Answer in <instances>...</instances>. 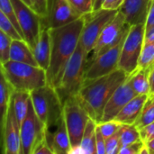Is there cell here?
<instances>
[{"label": "cell", "instance_id": "7", "mask_svg": "<svg viewBox=\"0 0 154 154\" xmlns=\"http://www.w3.org/2000/svg\"><path fill=\"white\" fill-rule=\"evenodd\" d=\"M145 23L131 25L125 40L118 64V69L132 75L138 69L139 59L144 43Z\"/></svg>", "mask_w": 154, "mask_h": 154}, {"label": "cell", "instance_id": "31", "mask_svg": "<svg viewBox=\"0 0 154 154\" xmlns=\"http://www.w3.org/2000/svg\"><path fill=\"white\" fill-rule=\"evenodd\" d=\"M68 1L80 15H86L94 11L93 0H68Z\"/></svg>", "mask_w": 154, "mask_h": 154}, {"label": "cell", "instance_id": "25", "mask_svg": "<svg viewBox=\"0 0 154 154\" xmlns=\"http://www.w3.org/2000/svg\"><path fill=\"white\" fill-rule=\"evenodd\" d=\"M120 140L121 148L131 143L142 141L140 130L135 125H126L123 124L120 128Z\"/></svg>", "mask_w": 154, "mask_h": 154}, {"label": "cell", "instance_id": "14", "mask_svg": "<svg viewBox=\"0 0 154 154\" xmlns=\"http://www.w3.org/2000/svg\"><path fill=\"white\" fill-rule=\"evenodd\" d=\"M68 0H48L47 16L42 22L50 28H58L81 17Z\"/></svg>", "mask_w": 154, "mask_h": 154}, {"label": "cell", "instance_id": "19", "mask_svg": "<svg viewBox=\"0 0 154 154\" xmlns=\"http://www.w3.org/2000/svg\"><path fill=\"white\" fill-rule=\"evenodd\" d=\"M149 96L150 95L136 96L124 106V108L119 112V114L116 116L114 120H116L121 124L134 125L139 118L143 107Z\"/></svg>", "mask_w": 154, "mask_h": 154}, {"label": "cell", "instance_id": "37", "mask_svg": "<svg viewBox=\"0 0 154 154\" xmlns=\"http://www.w3.org/2000/svg\"><path fill=\"white\" fill-rule=\"evenodd\" d=\"M33 154H54V152L50 146L48 140L44 139L36 146Z\"/></svg>", "mask_w": 154, "mask_h": 154}, {"label": "cell", "instance_id": "39", "mask_svg": "<svg viewBox=\"0 0 154 154\" xmlns=\"http://www.w3.org/2000/svg\"><path fill=\"white\" fill-rule=\"evenodd\" d=\"M152 26H154V0L152 1V5H151V7L149 9L147 18H146V21H145V31L149 30Z\"/></svg>", "mask_w": 154, "mask_h": 154}, {"label": "cell", "instance_id": "11", "mask_svg": "<svg viewBox=\"0 0 154 154\" xmlns=\"http://www.w3.org/2000/svg\"><path fill=\"white\" fill-rule=\"evenodd\" d=\"M128 32L116 44H115L104 53L97 56L88 66H87L85 70V81L93 80L106 76L118 69L122 49Z\"/></svg>", "mask_w": 154, "mask_h": 154}, {"label": "cell", "instance_id": "18", "mask_svg": "<svg viewBox=\"0 0 154 154\" xmlns=\"http://www.w3.org/2000/svg\"><path fill=\"white\" fill-rule=\"evenodd\" d=\"M49 139H51L49 144L53 150L54 154L71 153L72 148L70 139L63 115L58 122L54 133L47 135V140L49 141Z\"/></svg>", "mask_w": 154, "mask_h": 154}, {"label": "cell", "instance_id": "44", "mask_svg": "<svg viewBox=\"0 0 154 154\" xmlns=\"http://www.w3.org/2000/svg\"><path fill=\"white\" fill-rule=\"evenodd\" d=\"M23 1L25 4H27L29 6H31L32 9H34V3H33V0H22Z\"/></svg>", "mask_w": 154, "mask_h": 154}, {"label": "cell", "instance_id": "3", "mask_svg": "<svg viewBox=\"0 0 154 154\" xmlns=\"http://www.w3.org/2000/svg\"><path fill=\"white\" fill-rule=\"evenodd\" d=\"M14 90L32 92L47 85L46 70L39 66L8 60L1 64V71Z\"/></svg>", "mask_w": 154, "mask_h": 154}, {"label": "cell", "instance_id": "20", "mask_svg": "<svg viewBox=\"0 0 154 154\" xmlns=\"http://www.w3.org/2000/svg\"><path fill=\"white\" fill-rule=\"evenodd\" d=\"M10 60L39 66L33 51L24 40H13L10 49Z\"/></svg>", "mask_w": 154, "mask_h": 154}, {"label": "cell", "instance_id": "2", "mask_svg": "<svg viewBox=\"0 0 154 154\" xmlns=\"http://www.w3.org/2000/svg\"><path fill=\"white\" fill-rule=\"evenodd\" d=\"M129 77L130 75L126 72L117 69L106 76L85 81L76 97L88 111L90 117L99 124L109 98Z\"/></svg>", "mask_w": 154, "mask_h": 154}, {"label": "cell", "instance_id": "10", "mask_svg": "<svg viewBox=\"0 0 154 154\" xmlns=\"http://www.w3.org/2000/svg\"><path fill=\"white\" fill-rule=\"evenodd\" d=\"M44 139H47V129L37 116L31 99L27 114L21 124L22 154H33L36 146Z\"/></svg>", "mask_w": 154, "mask_h": 154}, {"label": "cell", "instance_id": "40", "mask_svg": "<svg viewBox=\"0 0 154 154\" xmlns=\"http://www.w3.org/2000/svg\"><path fill=\"white\" fill-rule=\"evenodd\" d=\"M149 82H150V95H154V63L152 65L150 69Z\"/></svg>", "mask_w": 154, "mask_h": 154}, {"label": "cell", "instance_id": "22", "mask_svg": "<svg viewBox=\"0 0 154 154\" xmlns=\"http://www.w3.org/2000/svg\"><path fill=\"white\" fill-rule=\"evenodd\" d=\"M31 101V93L27 91H20L14 90L12 96V104L14 106V110L19 124L21 125L23 120L24 119L28 107L29 103Z\"/></svg>", "mask_w": 154, "mask_h": 154}, {"label": "cell", "instance_id": "34", "mask_svg": "<svg viewBox=\"0 0 154 154\" xmlns=\"http://www.w3.org/2000/svg\"><path fill=\"white\" fill-rule=\"evenodd\" d=\"M139 130H140L141 139L144 143L154 139V122Z\"/></svg>", "mask_w": 154, "mask_h": 154}, {"label": "cell", "instance_id": "33", "mask_svg": "<svg viewBox=\"0 0 154 154\" xmlns=\"http://www.w3.org/2000/svg\"><path fill=\"white\" fill-rule=\"evenodd\" d=\"M144 145L145 143L143 141L131 143L129 145L122 147L119 154H141V152L144 147Z\"/></svg>", "mask_w": 154, "mask_h": 154}, {"label": "cell", "instance_id": "21", "mask_svg": "<svg viewBox=\"0 0 154 154\" xmlns=\"http://www.w3.org/2000/svg\"><path fill=\"white\" fill-rule=\"evenodd\" d=\"M97 125V123L92 118H90L86 126L84 134L82 136L81 143L77 153L97 154V135H96Z\"/></svg>", "mask_w": 154, "mask_h": 154}, {"label": "cell", "instance_id": "45", "mask_svg": "<svg viewBox=\"0 0 154 154\" xmlns=\"http://www.w3.org/2000/svg\"><path fill=\"white\" fill-rule=\"evenodd\" d=\"M93 3H95V0H93Z\"/></svg>", "mask_w": 154, "mask_h": 154}, {"label": "cell", "instance_id": "30", "mask_svg": "<svg viewBox=\"0 0 154 154\" xmlns=\"http://www.w3.org/2000/svg\"><path fill=\"white\" fill-rule=\"evenodd\" d=\"M123 124L117 122L116 120H111V121H107V122H102L97 124L102 134L104 135L105 139L114 135L116 133H117Z\"/></svg>", "mask_w": 154, "mask_h": 154}, {"label": "cell", "instance_id": "42", "mask_svg": "<svg viewBox=\"0 0 154 154\" xmlns=\"http://www.w3.org/2000/svg\"><path fill=\"white\" fill-rule=\"evenodd\" d=\"M105 0H95V3H94V11H98V10H101L102 9V5L104 4Z\"/></svg>", "mask_w": 154, "mask_h": 154}, {"label": "cell", "instance_id": "32", "mask_svg": "<svg viewBox=\"0 0 154 154\" xmlns=\"http://www.w3.org/2000/svg\"><path fill=\"white\" fill-rule=\"evenodd\" d=\"M121 150L120 130L114 135L106 139V154H119Z\"/></svg>", "mask_w": 154, "mask_h": 154}, {"label": "cell", "instance_id": "4", "mask_svg": "<svg viewBox=\"0 0 154 154\" xmlns=\"http://www.w3.org/2000/svg\"><path fill=\"white\" fill-rule=\"evenodd\" d=\"M33 108L44 124L47 134L56 127L63 115V105L56 89L49 85L39 88L31 92Z\"/></svg>", "mask_w": 154, "mask_h": 154}, {"label": "cell", "instance_id": "24", "mask_svg": "<svg viewBox=\"0 0 154 154\" xmlns=\"http://www.w3.org/2000/svg\"><path fill=\"white\" fill-rule=\"evenodd\" d=\"M14 89L7 81L2 72H0V110H1V125L5 122L8 107L11 103L12 96Z\"/></svg>", "mask_w": 154, "mask_h": 154}, {"label": "cell", "instance_id": "17", "mask_svg": "<svg viewBox=\"0 0 154 154\" xmlns=\"http://www.w3.org/2000/svg\"><path fill=\"white\" fill-rule=\"evenodd\" d=\"M51 51V29L43 22H42L39 38L32 51L39 67L46 71L50 65Z\"/></svg>", "mask_w": 154, "mask_h": 154}, {"label": "cell", "instance_id": "1", "mask_svg": "<svg viewBox=\"0 0 154 154\" xmlns=\"http://www.w3.org/2000/svg\"><path fill=\"white\" fill-rule=\"evenodd\" d=\"M85 23V15L64 26L51 29V51L47 73V85L58 88L65 69L75 52Z\"/></svg>", "mask_w": 154, "mask_h": 154}, {"label": "cell", "instance_id": "9", "mask_svg": "<svg viewBox=\"0 0 154 154\" xmlns=\"http://www.w3.org/2000/svg\"><path fill=\"white\" fill-rule=\"evenodd\" d=\"M130 27L131 25L126 23L125 15L120 11H118L115 17L103 29L94 49L89 53L87 59L86 68L97 56L104 53L115 44H116L121 40V38L129 31Z\"/></svg>", "mask_w": 154, "mask_h": 154}, {"label": "cell", "instance_id": "36", "mask_svg": "<svg viewBox=\"0 0 154 154\" xmlns=\"http://www.w3.org/2000/svg\"><path fill=\"white\" fill-rule=\"evenodd\" d=\"M33 3L34 10L42 18H45L47 16L48 12V0H33Z\"/></svg>", "mask_w": 154, "mask_h": 154}, {"label": "cell", "instance_id": "23", "mask_svg": "<svg viewBox=\"0 0 154 154\" xmlns=\"http://www.w3.org/2000/svg\"><path fill=\"white\" fill-rule=\"evenodd\" d=\"M151 67L139 69L129 77L131 84L137 95H150L149 73Z\"/></svg>", "mask_w": 154, "mask_h": 154}, {"label": "cell", "instance_id": "38", "mask_svg": "<svg viewBox=\"0 0 154 154\" xmlns=\"http://www.w3.org/2000/svg\"><path fill=\"white\" fill-rule=\"evenodd\" d=\"M125 0H105L102 9L106 10H117L119 11L120 7Z\"/></svg>", "mask_w": 154, "mask_h": 154}, {"label": "cell", "instance_id": "12", "mask_svg": "<svg viewBox=\"0 0 154 154\" xmlns=\"http://www.w3.org/2000/svg\"><path fill=\"white\" fill-rule=\"evenodd\" d=\"M17 20L23 34L24 41L33 50L38 41L42 17L22 0H11Z\"/></svg>", "mask_w": 154, "mask_h": 154}, {"label": "cell", "instance_id": "29", "mask_svg": "<svg viewBox=\"0 0 154 154\" xmlns=\"http://www.w3.org/2000/svg\"><path fill=\"white\" fill-rule=\"evenodd\" d=\"M13 39L0 31V63L4 64L10 60V49Z\"/></svg>", "mask_w": 154, "mask_h": 154}, {"label": "cell", "instance_id": "35", "mask_svg": "<svg viewBox=\"0 0 154 154\" xmlns=\"http://www.w3.org/2000/svg\"><path fill=\"white\" fill-rule=\"evenodd\" d=\"M96 135H97V154H106V139L104 135L102 134L98 125H97L96 130Z\"/></svg>", "mask_w": 154, "mask_h": 154}, {"label": "cell", "instance_id": "6", "mask_svg": "<svg viewBox=\"0 0 154 154\" xmlns=\"http://www.w3.org/2000/svg\"><path fill=\"white\" fill-rule=\"evenodd\" d=\"M63 116L70 139L71 153H77L86 126L91 117L76 96L69 97L63 103Z\"/></svg>", "mask_w": 154, "mask_h": 154}, {"label": "cell", "instance_id": "13", "mask_svg": "<svg viewBox=\"0 0 154 154\" xmlns=\"http://www.w3.org/2000/svg\"><path fill=\"white\" fill-rule=\"evenodd\" d=\"M2 152L4 154H22L21 125L15 116L12 99L5 122L1 125Z\"/></svg>", "mask_w": 154, "mask_h": 154}, {"label": "cell", "instance_id": "16", "mask_svg": "<svg viewBox=\"0 0 154 154\" xmlns=\"http://www.w3.org/2000/svg\"><path fill=\"white\" fill-rule=\"evenodd\" d=\"M153 0H125L119 11L130 25L145 23L149 9Z\"/></svg>", "mask_w": 154, "mask_h": 154}, {"label": "cell", "instance_id": "28", "mask_svg": "<svg viewBox=\"0 0 154 154\" xmlns=\"http://www.w3.org/2000/svg\"><path fill=\"white\" fill-rule=\"evenodd\" d=\"M0 31L6 33L13 40H23V38L17 31L14 23L1 11H0Z\"/></svg>", "mask_w": 154, "mask_h": 154}, {"label": "cell", "instance_id": "43", "mask_svg": "<svg viewBox=\"0 0 154 154\" xmlns=\"http://www.w3.org/2000/svg\"><path fill=\"white\" fill-rule=\"evenodd\" d=\"M145 145L148 148L150 154L154 153V139L152 140V141H149V142L145 143Z\"/></svg>", "mask_w": 154, "mask_h": 154}, {"label": "cell", "instance_id": "26", "mask_svg": "<svg viewBox=\"0 0 154 154\" xmlns=\"http://www.w3.org/2000/svg\"><path fill=\"white\" fill-rule=\"evenodd\" d=\"M154 122V95H150L147 98L142 113L134 124L138 129H141Z\"/></svg>", "mask_w": 154, "mask_h": 154}, {"label": "cell", "instance_id": "5", "mask_svg": "<svg viewBox=\"0 0 154 154\" xmlns=\"http://www.w3.org/2000/svg\"><path fill=\"white\" fill-rule=\"evenodd\" d=\"M86 61V53L80 43H79L65 69L60 82L56 88L62 105L69 97L77 96L83 87L85 81Z\"/></svg>", "mask_w": 154, "mask_h": 154}, {"label": "cell", "instance_id": "15", "mask_svg": "<svg viewBox=\"0 0 154 154\" xmlns=\"http://www.w3.org/2000/svg\"><path fill=\"white\" fill-rule=\"evenodd\" d=\"M136 96L138 95L135 93L131 84L130 79L128 78L123 84H121L117 88V89L109 98L105 106L100 123L114 120L116 116L119 114V112L124 108V106Z\"/></svg>", "mask_w": 154, "mask_h": 154}, {"label": "cell", "instance_id": "27", "mask_svg": "<svg viewBox=\"0 0 154 154\" xmlns=\"http://www.w3.org/2000/svg\"><path fill=\"white\" fill-rule=\"evenodd\" d=\"M154 63V42H144L139 59L138 69H147Z\"/></svg>", "mask_w": 154, "mask_h": 154}, {"label": "cell", "instance_id": "8", "mask_svg": "<svg viewBox=\"0 0 154 154\" xmlns=\"http://www.w3.org/2000/svg\"><path fill=\"white\" fill-rule=\"evenodd\" d=\"M117 10L101 9L93 11L85 15V23L80 35L79 43L82 46L87 59L94 49L103 29L115 17Z\"/></svg>", "mask_w": 154, "mask_h": 154}, {"label": "cell", "instance_id": "41", "mask_svg": "<svg viewBox=\"0 0 154 154\" xmlns=\"http://www.w3.org/2000/svg\"><path fill=\"white\" fill-rule=\"evenodd\" d=\"M144 42H154V26L145 31Z\"/></svg>", "mask_w": 154, "mask_h": 154}]
</instances>
